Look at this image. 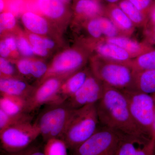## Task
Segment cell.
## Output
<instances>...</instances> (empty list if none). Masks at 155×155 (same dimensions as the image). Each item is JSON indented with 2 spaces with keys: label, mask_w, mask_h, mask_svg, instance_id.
<instances>
[{
  "label": "cell",
  "mask_w": 155,
  "mask_h": 155,
  "mask_svg": "<svg viewBox=\"0 0 155 155\" xmlns=\"http://www.w3.org/2000/svg\"><path fill=\"white\" fill-rule=\"evenodd\" d=\"M96 107L100 123L102 126L125 137L150 140L134 121L122 91L104 84L103 96Z\"/></svg>",
  "instance_id": "cell-1"
},
{
  "label": "cell",
  "mask_w": 155,
  "mask_h": 155,
  "mask_svg": "<svg viewBox=\"0 0 155 155\" xmlns=\"http://www.w3.org/2000/svg\"><path fill=\"white\" fill-rule=\"evenodd\" d=\"M99 123L96 104L75 109L61 138L73 151L96 132Z\"/></svg>",
  "instance_id": "cell-2"
},
{
  "label": "cell",
  "mask_w": 155,
  "mask_h": 155,
  "mask_svg": "<svg viewBox=\"0 0 155 155\" xmlns=\"http://www.w3.org/2000/svg\"><path fill=\"white\" fill-rule=\"evenodd\" d=\"M92 58V73L104 84L121 91L134 89V72L129 65L97 55Z\"/></svg>",
  "instance_id": "cell-3"
},
{
  "label": "cell",
  "mask_w": 155,
  "mask_h": 155,
  "mask_svg": "<svg viewBox=\"0 0 155 155\" xmlns=\"http://www.w3.org/2000/svg\"><path fill=\"white\" fill-rule=\"evenodd\" d=\"M73 110L66 102L47 105L35 122L45 141L61 138Z\"/></svg>",
  "instance_id": "cell-4"
},
{
  "label": "cell",
  "mask_w": 155,
  "mask_h": 155,
  "mask_svg": "<svg viewBox=\"0 0 155 155\" xmlns=\"http://www.w3.org/2000/svg\"><path fill=\"white\" fill-rule=\"evenodd\" d=\"M122 91L127 100L134 121L144 135L151 140L155 110L152 95L134 89Z\"/></svg>",
  "instance_id": "cell-5"
},
{
  "label": "cell",
  "mask_w": 155,
  "mask_h": 155,
  "mask_svg": "<svg viewBox=\"0 0 155 155\" xmlns=\"http://www.w3.org/2000/svg\"><path fill=\"white\" fill-rule=\"evenodd\" d=\"M125 136L102 126L72 151V155H114Z\"/></svg>",
  "instance_id": "cell-6"
},
{
  "label": "cell",
  "mask_w": 155,
  "mask_h": 155,
  "mask_svg": "<svg viewBox=\"0 0 155 155\" xmlns=\"http://www.w3.org/2000/svg\"><path fill=\"white\" fill-rule=\"evenodd\" d=\"M87 51L81 48L73 47L58 53L49 64L46 74L38 84L50 77L68 78L83 69L88 60Z\"/></svg>",
  "instance_id": "cell-7"
},
{
  "label": "cell",
  "mask_w": 155,
  "mask_h": 155,
  "mask_svg": "<svg viewBox=\"0 0 155 155\" xmlns=\"http://www.w3.org/2000/svg\"><path fill=\"white\" fill-rule=\"evenodd\" d=\"M31 120L19 122L0 131L1 143L4 149L10 152L19 151L40 135L38 127Z\"/></svg>",
  "instance_id": "cell-8"
},
{
  "label": "cell",
  "mask_w": 155,
  "mask_h": 155,
  "mask_svg": "<svg viewBox=\"0 0 155 155\" xmlns=\"http://www.w3.org/2000/svg\"><path fill=\"white\" fill-rule=\"evenodd\" d=\"M67 78L51 77L43 81L26 100L25 113L33 112L41 106L57 103L59 90Z\"/></svg>",
  "instance_id": "cell-9"
},
{
  "label": "cell",
  "mask_w": 155,
  "mask_h": 155,
  "mask_svg": "<svg viewBox=\"0 0 155 155\" xmlns=\"http://www.w3.org/2000/svg\"><path fill=\"white\" fill-rule=\"evenodd\" d=\"M104 91V84L91 72L82 86L65 102L73 110L97 104L101 99Z\"/></svg>",
  "instance_id": "cell-10"
},
{
  "label": "cell",
  "mask_w": 155,
  "mask_h": 155,
  "mask_svg": "<svg viewBox=\"0 0 155 155\" xmlns=\"http://www.w3.org/2000/svg\"><path fill=\"white\" fill-rule=\"evenodd\" d=\"M37 5L42 15L57 27L66 25L73 16L70 5L61 0H37Z\"/></svg>",
  "instance_id": "cell-11"
},
{
  "label": "cell",
  "mask_w": 155,
  "mask_h": 155,
  "mask_svg": "<svg viewBox=\"0 0 155 155\" xmlns=\"http://www.w3.org/2000/svg\"><path fill=\"white\" fill-rule=\"evenodd\" d=\"M21 21L28 32L45 37L58 36L56 32L55 25L43 15L32 12L25 11L22 13Z\"/></svg>",
  "instance_id": "cell-12"
},
{
  "label": "cell",
  "mask_w": 155,
  "mask_h": 155,
  "mask_svg": "<svg viewBox=\"0 0 155 155\" xmlns=\"http://www.w3.org/2000/svg\"><path fill=\"white\" fill-rule=\"evenodd\" d=\"M71 8L74 20L85 22L104 16L105 6L103 5L102 0H73Z\"/></svg>",
  "instance_id": "cell-13"
},
{
  "label": "cell",
  "mask_w": 155,
  "mask_h": 155,
  "mask_svg": "<svg viewBox=\"0 0 155 155\" xmlns=\"http://www.w3.org/2000/svg\"><path fill=\"white\" fill-rule=\"evenodd\" d=\"M155 149L150 140L125 137L114 155H153Z\"/></svg>",
  "instance_id": "cell-14"
},
{
  "label": "cell",
  "mask_w": 155,
  "mask_h": 155,
  "mask_svg": "<svg viewBox=\"0 0 155 155\" xmlns=\"http://www.w3.org/2000/svg\"><path fill=\"white\" fill-rule=\"evenodd\" d=\"M95 44L94 48L97 56L110 61L127 64L131 67L133 58L122 48L107 42L104 40L97 41Z\"/></svg>",
  "instance_id": "cell-15"
},
{
  "label": "cell",
  "mask_w": 155,
  "mask_h": 155,
  "mask_svg": "<svg viewBox=\"0 0 155 155\" xmlns=\"http://www.w3.org/2000/svg\"><path fill=\"white\" fill-rule=\"evenodd\" d=\"M91 73V69L83 68L67 78L59 90L57 103L64 102L75 94Z\"/></svg>",
  "instance_id": "cell-16"
},
{
  "label": "cell",
  "mask_w": 155,
  "mask_h": 155,
  "mask_svg": "<svg viewBox=\"0 0 155 155\" xmlns=\"http://www.w3.org/2000/svg\"><path fill=\"white\" fill-rule=\"evenodd\" d=\"M35 87L28 84L23 78H0L1 94L16 96L26 101Z\"/></svg>",
  "instance_id": "cell-17"
},
{
  "label": "cell",
  "mask_w": 155,
  "mask_h": 155,
  "mask_svg": "<svg viewBox=\"0 0 155 155\" xmlns=\"http://www.w3.org/2000/svg\"><path fill=\"white\" fill-rule=\"evenodd\" d=\"M104 16L111 19L123 34L130 35L134 29V25L117 4H108L105 6Z\"/></svg>",
  "instance_id": "cell-18"
},
{
  "label": "cell",
  "mask_w": 155,
  "mask_h": 155,
  "mask_svg": "<svg viewBox=\"0 0 155 155\" xmlns=\"http://www.w3.org/2000/svg\"><path fill=\"white\" fill-rule=\"evenodd\" d=\"M104 40L122 48L130 54L133 58H137L154 48L147 42H139L125 36H116Z\"/></svg>",
  "instance_id": "cell-19"
},
{
  "label": "cell",
  "mask_w": 155,
  "mask_h": 155,
  "mask_svg": "<svg viewBox=\"0 0 155 155\" xmlns=\"http://www.w3.org/2000/svg\"><path fill=\"white\" fill-rule=\"evenodd\" d=\"M134 89L147 94H155V70L134 71Z\"/></svg>",
  "instance_id": "cell-20"
},
{
  "label": "cell",
  "mask_w": 155,
  "mask_h": 155,
  "mask_svg": "<svg viewBox=\"0 0 155 155\" xmlns=\"http://www.w3.org/2000/svg\"><path fill=\"white\" fill-rule=\"evenodd\" d=\"M26 101L16 96L1 94L0 110L10 115H17L25 113Z\"/></svg>",
  "instance_id": "cell-21"
},
{
  "label": "cell",
  "mask_w": 155,
  "mask_h": 155,
  "mask_svg": "<svg viewBox=\"0 0 155 155\" xmlns=\"http://www.w3.org/2000/svg\"><path fill=\"white\" fill-rule=\"evenodd\" d=\"M117 4L134 25L147 26V25L149 22L148 15L140 11L128 0H121Z\"/></svg>",
  "instance_id": "cell-22"
},
{
  "label": "cell",
  "mask_w": 155,
  "mask_h": 155,
  "mask_svg": "<svg viewBox=\"0 0 155 155\" xmlns=\"http://www.w3.org/2000/svg\"><path fill=\"white\" fill-rule=\"evenodd\" d=\"M131 67L135 71L155 70V48L133 59Z\"/></svg>",
  "instance_id": "cell-23"
},
{
  "label": "cell",
  "mask_w": 155,
  "mask_h": 155,
  "mask_svg": "<svg viewBox=\"0 0 155 155\" xmlns=\"http://www.w3.org/2000/svg\"><path fill=\"white\" fill-rule=\"evenodd\" d=\"M68 149L66 143L60 138L47 140L44 147L45 155H68Z\"/></svg>",
  "instance_id": "cell-24"
},
{
  "label": "cell",
  "mask_w": 155,
  "mask_h": 155,
  "mask_svg": "<svg viewBox=\"0 0 155 155\" xmlns=\"http://www.w3.org/2000/svg\"><path fill=\"white\" fill-rule=\"evenodd\" d=\"M27 113L17 115H10L0 110V131L10 127L26 120H31L30 116Z\"/></svg>",
  "instance_id": "cell-25"
},
{
  "label": "cell",
  "mask_w": 155,
  "mask_h": 155,
  "mask_svg": "<svg viewBox=\"0 0 155 155\" xmlns=\"http://www.w3.org/2000/svg\"><path fill=\"white\" fill-rule=\"evenodd\" d=\"M0 75L1 78H23L19 74L12 61L1 57L0 58Z\"/></svg>",
  "instance_id": "cell-26"
},
{
  "label": "cell",
  "mask_w": 155,
  "mask_h": 155,
  "mask_svg": "<svg viewBox=\"0 0 155 155\" xmlns=\"http://www.w3.org/2000/svg\"><path fill=\"white\" fill-rule=\"evenodd\" d=\"M26 34L25 36L32 46L42 47L50 51L57 47V41L51 38L41 36L28 32Z\"/></svg>",
  "instance_id": "cell-27"
},
{
  "label": "cell",
  "mask_w": 155,
  "mask_h": 155,
  "mask_svg": "<svg viewBox=\"0 0 155 155\" xmlns=\"http://www.w3.org/2000/svg\"><path fill=\"white\" fill-rule=\"evenodd\" d=\"M1 34L7 31H12L15 28L17 24L16 16L8 11H4L0 15Z\"/></svg>",
  "instance_id": "cell-28"
},
{
  "label": "cell",
  "mask_w": 155,
  "mask_h": 155,
  "mask_svg": "<svg viewBox=\"0 0 155 155\" xmlns=\"http://www.w3.org/2000/svg\"><path fill=\"white\" fill-rule=\"evenodd\" d=\"M48 69V65L40 59H32L31 77L38 80V82L44 77Z\"/></svg>",
  "instance_id": "cell-29"
},
{
  "label": "cell",
  "mask_w": 155,
  "mask_h": 155,
  "mask_svg": "<svg viewBox=\"0 0 155 155\" xmlns=\"http://www.w3.org/2000/svg\"><path fill=\"white\" fill-rule=\"evenodd\" d=\"M99 17L90 19L84 22L86 23L87 31L91 38L94 41H100L103 40V35L101 30Z\"/></svg>",
  "instance_id": "cell-30"
},
{
  "label": "cell",
  "mask_w": 155,
  "mask_h": 155,
  "mask_svg": "<svg viewBox=\"0 0 155 155\" xmlns=\"http://www.w3.org/2000/svg\"><path fill=\"white\" fill-rule=\"evenodd\" d=\"M17 40L19 54L27 58H32L35 55L32 45L26 36L20 35L17 37Z\"/></svg>",
  "instance_id": "cell-31"
},
{
  "label": "cell",
  "mask_w": 155,
  "mask_h": 155,
  "mask_svg": "<svg viewBox=\"0 0 155 155\" xmlns=\"http://www.w3.org/2000/svg\"><path fill=\"white\" fill-rule=\"evenodd\" d=\"M31 61L32 59L25 58L18 59L15 62L17 70L22 78L31 77Z\"/></svg>",
  "instance_id": "cell-32"
},
{
  "label": "cell",
  "mask_w": 155,
  "mask_h": 155,
  "mask_svg": "<svg viewBox=\"0 0 155 155\" xmlns=\"http://www.w3.org/2000/svg\"><path fill=\"white\" fill-rule=\"evenodd\" d=\"M140 11L148 15L150 9L154 1L153 0H128ZM149 17V16H148Z\"/></svg>",
  "instance_id": "cell-33"
},
{
  "label": "cell",
  "mask_w": 155,
  "mask_h": 155,
  "mask_svg": "<svg viewBox=\"0 0 155 155\" xmlns=\"http://www.w3.org/2000/svg\"><path fill=\"white\" fill-rule=\"evenodd\" d=\"M2 40L7 47L11 51L13 57H17L19 53L17 48V38L13 35H8Z\"/></svg>",
  "instance_id": "cell-34"
},
{
  "label": "cell",
  "mask_w": 155,
  "mask_h": 155,
  "mask_svg": "<svg viewBox=\"0 0 155 155\" xmlns=\"http://www.w3.org/2000/svg\"><path fill=\"white\" fill-rule=\"evenodd\" d=\"M149 23L147 25V28L146 30V35L147 40V42L152 45H155V24Z\"/></svg>",
  "instance_id": "cell-35"
},
{
  "label": "cell",
  "mask_w": 155,
  "mask_h": 155,
  "mask_svg": "<svg viewBox=\"0 0 155 155\" xmlns=\"http://www.w3.org/2000/svg\"><path fill=\"white\" fill-rule=\"evenodd\" d=\"M34 54L41 58H47L50 55V50L38 46H32Z\"/></svg>",
  "instance_id": "cell-36"
},
{
  "label": "cell",
  "mask_w": 155,
  "mask_h": 155,
  "mask_svg": "<svg viewBox=\"0 0 155 155\" xmlns=\"http://www.w3.org/2000/svg\"><path fill=\"white\" fill-rule=\"evenodd\" d=\"M0 54L1 57L6 59H8L11 56L13 57L11 51L7 47L3 40H1L0 42Z\"/></svg>",
  "instance_id": "cell-37"
},
{
  "label": "cell",
  "mask_w": 155,
  "mask_h": 155,
  "mask_svg": "<svg viewBox=\"0 0 155 155\" xmlns=\"http://www.w3.org/2000/svg\"><path fill=\"white\" fill-rule=\"evenodd\" d=\"M149 22L155 24V1L153 3L150 9L148 14Z\"/></svg>",
  "instance_id": "cell-38"
},
{
  "label": "cell",
  "mask_w": 155,
  "mask_h": 155,
  "mask_svg": "<svg viewBox=\"0 0 155 155\" xmlns=\"http://www.w3.org/2000/svg\"><path fill=\"white\" fill-rule=\"evenodd\" d=\"M155 101L154 115L152 129L151 134V142L155 148V94L152 95Z\"/></svg>",
  "instance_id": "cell-39"
},
{
  "label": "cell",
  "mask_w": 155,
  "mask_h": 155,
  "mask_svg": "<svg viewBox=\"0 0 155 155\" xmlns=\"http://www.w3.org/2000/svg\"><path fill=\"white\" fill-rule=\"evenodd\" d=\"M108 4H118L121 0H104Z\"/></svg>",
  "instance_id": "cell-40"
},
{
  "label": "cell",
  "mask_w": 155,
  "mask_h": 155,
  "mask_svg": "<svg viewBox=\"0 0 155 155\" xmlns=\"http://www.w3.org/2000/svg\"><path fill=\"white\" fill-rule=\"evenodd\" d=\"M28 155H45L44 153L41 152L36 151L34 152L30 153Z\"/></svg>",
  "instance_id": "cell-41"
},
{
  "label": "cell",
  "mask_w": 155,
  "mask_h": 155,
  "mask_svg": "<svg viewBox=\"0 0 155 155\" xmlns=\"http://www.w3.org/2000/svg\"><path fill=\"white\" fill-rule=\"evenodd\" d=\"M62 2L65 3V4H67L68 5L70 6V4H71V1L72 0H61Z\"/></svg>",
  "instance_id": "cell-42"
},
{
  "label": "cell",
  "mask_w": 155,
  "mask_h": 155,
  "mask_svg": "<svg viewBox=\"0 0 155 155\" xmlns=\"http://www.w3.org/2000/svg\"><path fill=\"white\" fill-rule=\"evenodd\" d=\"M153 155H155V149L154 150V151L153 154Z\"/></svg>",
  "instance_id": "cell-43"
}]
</instances>
